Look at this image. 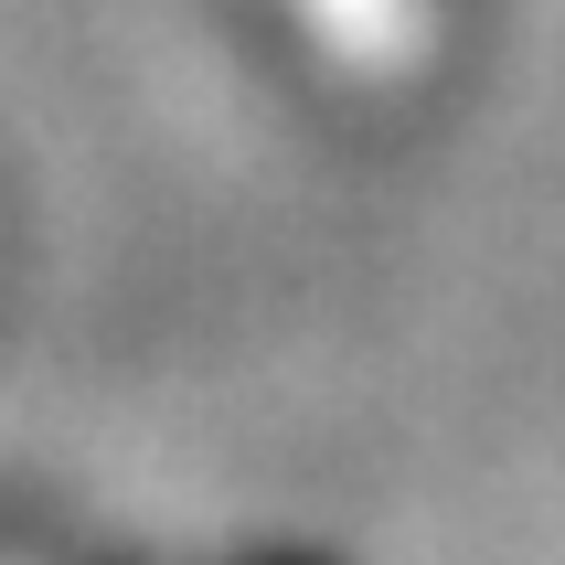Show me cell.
Masks as SVG:
<instances>
[{
    "instance_id": "obj_2",
    "label": "cell",
    "mask_w": 565,
    "mask_h": 565,
    "mask_svg": "<svg viewBox=\"0 0 565 565\" xmlns=\"http://www.w3.org/2000/svg\"><path fill=\"white\" fill-rule=\"evenodd\" d=\"M203 565H331V555H299V544H246V555H203Z\"/></svg>"
},
{
    "instance_id": "obj_1",
    "label": "cell",
    "mask_w": 565,
    "mask_h": 565,
    "mask_svg": "<svg viewBox=\"0 0 565 565\" xmlns=\"http://www.w3.org/2000/svg\"><path fill=\"white\" fill-rule=\"evenodd\" d=\"M320 54H342L352 75H427V64L470 32L480 0H288Z\"/></svg>"
}]
</instances>
